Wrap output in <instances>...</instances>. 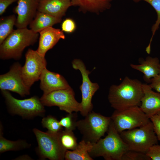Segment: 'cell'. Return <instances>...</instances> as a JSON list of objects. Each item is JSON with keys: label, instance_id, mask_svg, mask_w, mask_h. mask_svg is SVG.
Instances as JSON below:
<instances>
[{"label": "cell", "instance_id": "15", "mask_svg": "<svg viewBox=\"0 0 160 160\" xmlns=\"http://www.w3.org/2000/svg\"><path fill=\"white\" fill-rule=\"evenodd\" d=\"M39 46L36 50L41 56L45 57L46 52L52 49L61 39H65L63 32L60 29L52 27L47 28L39 33Z\"/></svg>", "mask_w": 160, "mask_h": 160}, {"label": "cell", "instance_id": "12", "mask_svg": "<svg viewBox=\"0 0 160 160\" xmlns=\"http://www.w3.org/2000/svg\"><path fill=\"white\" fill-rule=\"evenodd\" d=\"M22 66L18 62L14 63L7 73L0 76L1 90L12 91L22 97L30 94V88L25 84L21 74Z\"/></svg>", "mask_w": 160, "mask_h": 160}, {"label": "cell", "instance_id": "1", "mask_svg": "<svg viewBox=\"0 0 160 160\" xmlns=\"http://www.w3.org/2000/svg\"><path fill=\"white\" fill-rule=\"evenodd\" d=\"M143 84L137 79L126 76L119 85L110 87L108 98L112 107L115 110L139 106L143 95Z\"/></svg>", "mask_w": 160, "mask_h": 160}, {"label": "cell", "instance_id": "24", "mask_svg": "<svg viewBox=\"0 0 160 160\" xmlns=\"http://www.w3.org/2000/svg\"><path fill=\"white\" fill-rule=\"evenodd\" d=\"M58 135L62 146L66 150H73L76 147L78 143L73 131L63 130L59 132Z\"/></svg>", "mask_w": 160, "mask_h": 160}, {"label": "cell", "instance_id": "20", "mask_svg": "<svg viewBox=\"0 0 160 160\" xmlns=\"http://www.w3.org/2000/svg\"><path fill=\"white\" fill-rule=\"evenodd\" d=\"M61 18L37 11L36 15L29 25L30 29L36 33L61 22Z\"/></svg>", "mask_w": 160, "mask_h": 160}, {"label": "cell", "instance_id": "23", "mask_svg": "<svg viewBox=\"0 0 160 160\" xmlns=\"http://www.w3.org/2000/svg\"><path fill=\"white\" fill-rule=\"evenodd\" d=\"M17 17L14 15L1 17L0 19V44L13 31Z\"/></svg>", "mask_w": 160, "mask_h": 160}, {"label": "cell", "instance_id": "33", "mask_svg": "<svg viewBox=\"0 0 160 160\" xmlns=\"http://www.w3.org/2000/svg\"><path fill=\"white\" fill-rule=\"evenodd\" d=\"M18 0H0V15H2L10 5Z\"/></svg>", "mask_w": 160, "mask_h": 160}, {"label": "cell", "instance_id": "34", "mask_svg": "<svg viewBox=\"0 0 160 160\" xmlns=\"http://www.w3.org/2000/svg\"><path fill=\"white\" fill-rule=\"evenodd\" d=\"M16 159H26V160H32V159L29 156H28V155H24V156H21L20 157H19L18 158H17Z\"/></svg>", "mask_w": 160, "mask_h": 160}, {"label": "cell", "instance_id": "17", "mask_svg": "<svg viewBox=\"0 0 160 160\" xmlns=\"http://www.w3.org/2000/svg\"><path fill=\"white\" fill-rule=\"evenodd\" d=\"M71 6L70 0H40L38 11L62 19Z\"/></svg>", "mask_w": 160, "mask_h": 160}, {"label": "cell", "instance_id": "18", "mask_svg": "<svg viewBox=\"0 0 160 160\" xmlns=\"http://www.w3.org/2000/svg\"><path fill=\"white\" fill-rule=\"evenodd\" d=\"M139 65L131 64L130 66L133 69L142 72L144 74L143 78L147 83H150L151 79L160 73V63L156 57L148 56L145 60H140Z\"/></svg>", "mask_w": 160, "mask_h": 160}, {"label": "cell", "instance_id": "7", "mask_svg": "<svg viewBox=\"0 0 160 160\" xmlns=\"http://www.w3.org/2000/svg\"><path fill=\"white\" fill-rule=\"evenodd\" d=\"M37 140L38 146L37 152L41 159L63 160L67 150L62 146L58 132H44L36 129H33Z\"/></svg>", "mask_w": 160, "mask_h": 160}, {"label": "cell", "instance_id": "27", "mask_svg": "<svg viewBox=\"0 0 160 160\" xmlns=\"http://www.w3.org/2000/svg\"><path fill=\"white\" fill-rule=\"evenodd\" d=\"M77 113H68L62 117L59 121L60 125L65 129L72 131L75 130L76 128L77 121Z\"/></svg>", "mask_w": 160, "mask_h": 160}, {"label": "cell", "instance_id": "8", "mask_svg": "<svg viewBox=\"0 0 160 160\" xmlns=\"http://www.w3.org/2000/svg\"><path fill=\"white\" fill-rule=\"evenodd\" d=\"M111 118L115 128L119 133L124 131L144 126L150 121L137 106L115 110Z\"/></svg>", "mask_w": 160, "mask_h": 160}, {"label": "cell", "instance_id": "6", "mask_svg": "<svg viewBox=\"0 0 160 160\" xmlns=\"http://www.w3.org/2000/svg\"><path fill=\"white\" fill-rule=\"evenodd\" d=\"M1 92L11 114L27 119L44 116L45 112L44 106L40 98L37 96L20 100L13 97L7 90H1Z\"/></svg>", "mask_w": 160, "mask_h": 160}, {"label": "cell", "instance_id": "21", "mask_svg": "<svg viewBox=\"0 0 160 160\" xmlns=\"http://www.w3.org/2000/svg\"><path fill=\"white\" fill-rule=\"evenodd\" d=\"M92 143L82 140L73 150L66 151L65 156L66 160H93L89 153Z\"/></svg>", "mask_w": 160, "mask_h": 160}, {"label": "cell", "instance_id": "28", "mask_svg": "<svg viewBox=\"0 0 160 160\" xmlns=\"http://www.w3.org/2000/svg\"><path fill=\"white\" fill-rule=\"evenodd\" d=\"M146 153L129 150L123 155L121 160H151Z\"/></svg>", "mask_w": 160, "mask_h": 160}, {"label": "cell", "instance_id": "22", "mask_svg": "<svg viewBox=\"0 0 160 160\" xmlns=\"http://www.w3.org/2000/svg\"><path fill=\"white\" fill-rule=\"evenodd\" d=\"M2 125H0V152L9 151H17L30 147L31 145L23 140L12 141L8 140L3 136Z\"/></svg>", "mask_w": 160, "mask_h": 160}, {"label": "cell", "instance_id": "4", "mask_svg": "<svg viewBox=\"0 0 160 160\" xmlns=\"http://www.w3.org/2000/svg\"><path fill=\"white\" fill-rule=\"evenodd\" d=\"M120 135L129 150L145 153L151 147L158 143V140L151 120L144 126L124 131Z\"/></svg>", "mask_w": 160, "mask_h": 160}, {"label": "cell", "instance_id": "32", "mask_svg": "<svg viewBox=\"0 0 160 160\" xmlns=\"http://www.w3.org/2000/svg\"><path fill=\"white\" fill-rule=\"evenodd\" d=\"M149 85L153 89L160 93V73L151 79Z\"/></svg>", "mask_w": 160, "mask_h": 160}, {"label": "cell", "instance_id": "19", "mask_svg": "<svg viewBox=\"0 0 160 160\" xmlns=\"http://www.w3.org/2000/svg\"><path fill=\"white\" fill-rule=\"evenodd\" d=\"M72 6L84 11L98 13L110 8L113 0H70Z\"/></svg>", "mask_w": 160, "mask_h": 160}, {"label": "cell", "instance_id": "16", "mask_svg": "<svg viewBox=\"0 0 160 160\" xmlns=\"http://www.w3.org/2000/svg\"><path fill=\"white\" fill-rule=\"evenodd\" d=\"M142 86L143 95L140 107L150 119L160 111V93L153 91L149 84Z\"/></svg>", "mask_w": 160, "mask_h": 160}, {"label": "cell", "instance_id": "2", "mask_svg": "<svg viewBox=\"0 0 160 160\" xmlns=\"http://www.w3.org/2000/svg\"><path fill=\"white\" fill-rule=\"evenodd\" d=\"M107 132L105 137L92 143L89 155L92 158L101 156L105 160H121L124 154L129 149L111 120Z\"/></svg>", "mask_w": 160, "mask_h": 160}, {"label": "cell", "instance_id": "14", "mask_svg": "<svg viewBox=\"0 0 160 160\" xmlns=\"http://www.w3.org/2000/svg\"><path fill=\"white\" fill-rule=\"evenodd\" d=\"M39 79L40 88L43 91V94L71 87L63 76L59 73L50 71L46 68L43 71Z\"/></svg>", "mask_w": 160, "mask_h": 160}, {"label": "cell", "instance_id": "3", "mask_svg": "<svg viewBox=\"0 0 160 160\" xmlns=\"http://www.w3.org/2000/svg\"><path fill=\"white\" fill-rule=\"evenodd\" d=\"M38 33L27 28H17L0 44V58L3 60L20 59L26 47L33 45L37 41Z\"/></svg>", "mask_w": 160, "mask_h": 160}, {"label": "cell", "instance_id": "31", "mask_svg": "<svg viewBox=\"0 0 160 160\" xmlns=\"http://www.w3.org/2000/svg\"><path fill=\"white\" fill-rule=\"evenodd\" d=\"M146 154L152 160H160V145H154L150 148Z\"/></svg>", "mask_w": 160, "mask_h": 160}, {"label": "cell", "instance_id": "29", "mask_svg": "<svg viewBox=\"0 0 160 160\" xmlns=\"http://www.w3.org/2000/svg\"><path fill=\"white\" fill-rule=\"evenodd\" d=\"M61 30L63 32L71 33L73 32L76 28V25L74 21L70 18H67L62 22Z\"/></svg>", "mask_w": 160, "mask_h": 160}, {"label": "cell", "instance_id": "13", "mask_svg": "<svg viewBox=\"0 0 160 160\" xmlns=\"http://www.w3.org/2000/svg\"><path fill=\"white\" fill-rule=\"evenodd\" d=\"M40 0H18L14 11L17 15L15 26L17 28H27L35 17Z\"/></svg>", "mask_w": 160, "mask_h": 160}, {"label": "cell", "instance_id": "11", "mask_svg": "<svg viewBox=\"0 0 160 160\" xmlns=\"http://www.w3.org/2000/svg\"><path fill=\"white\" fill-rule=\"evenodd\" d=\"M25 56V63L22 68V76L25 84L30 88L39 79L43 71L46 68L47 62L45 57L31 49H28Z\"/></svg>", "mask_w": 160, "mask_h": 160}, {"label": "cell", "instance_id": "30", "mask_svg": "<svg viewBox=\"0 0 160 160\" xmlns=\"http://www.w3.org/2000/svg\"><path fill=\"white\" fill-rule=\"evenodd\" d=\"M158 140L160 141V111L150 118Z\"/></svg>", "mask_w": 160, "mask_h": 160}, {"label": "cell", "instance_id": "5", "mask_svg": "<svg viewBox=\"0 0 160 160\" xmlns=\"http://www.w3.org/2000/svg\"><path fill=\"white\" fill-rule=\"evenodd\" d=\"M111 121V117L91 111L84 119L77 121L76 128L82 135V140L94 143L107 132Z\"/></svg>", "mask_w": 160, "mask_h": 160}, {"label": "cell", "instance_id": "26", "mask_svg": "<svg viewBox=\"0 0 160 160\" xmlns=\"http://www.w3.org/2000/svg\"><path fill=\"white\" fill-rule=\"evenodd\" d=\"M41 123L43 127L47 128L49 132L57 133L63 130V127L60 125L59 121L52 116L44 117Z\"/></svg>", "mask_w": 160, "mask_h": 160}, {"label": "cell", "instance_id": "10", "mask_svg": "<svg viewBox=\"0 0 160 160\" xmlns=\"http://www.w3.org/2000/svg\"><path fill=\"white\" fill-rule=\"evenodd\" d=\"M72 64L73 68L79 70L82 76V83L79 87L82 95L81 103V109L80 112L81 115L85 117L92 111L93 108L92 102V97L99 87L97 83L91 81L89 77L90 72L86 69L84 63L81 60L75 59L72 61Z\"/></svg>", "mask_w": 160, "mask_h": 160}, {"label": "cell", "instance_id": "25", "mask_svg": "<svg viewBox=\"0 0 160 160\" xmlns=\"http://www.w3.org/2000/svg\"><path fill=\"white\" fill-rule=\"evenodd\" d=\"M135 2H138L141 1H146L150 4L156 11L157 15V20L153 25L151 28L152 34L149 44L146 50L148 51H151V44L156 31L158 29L160 24V0H133Z\"/></svg>", "mask_w": 160, "mask_h": 160}, {"label": "cell", "instance_id": "9", "mask_svg": "<svg viewBox=\"0 0 160 160\" xmlns=\"http://www.w3.org/2000/svg\"><path fill=\"white\" fill-rule=\"evenodd\" d=\"M40 100L44 106H57L68 113L80 112L81 109V103L75 99L74 92L71 87L43 94Z\"/></svg>", "mask_w": 160, "mask_h": 160}]
</instances>
